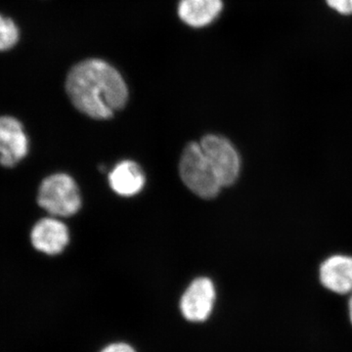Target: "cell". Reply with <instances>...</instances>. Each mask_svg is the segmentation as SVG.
I'll return each mask as SVG.
<instances>
[{"label": "cell", "instance_id": "obj_1", "mask_svg": "<svg viewBox=\"0 0 352 352\" xmlns=\"http://www.w3.org/2000/svg\"><path fill=\"white\" fill-rule=\"evenodd\" d=\"M66 89L73 105L92 119H110L129 98L119 72L100 59L76 65L67 76Z\"/></svg>", "mask_w": 352, "mask_h": 352}, {"label": "cell", "instance_id": "obj_2", "mask_svg": "<svg viewBox=\"0 0 352 352\" xmlns=\"http://www.w3.org/2000/svg\"><path fill=\"white\" fill-rule=\"evenodd\" d=\"M179 173L187 188L203 199H212L223 188L200 143L186 146L180 159Z\"/></svg>", "mask_w": 352, "mask_h": 352}, {"label": "cell", "instance_id": "obj_3", "mask_svg": "<svg viewBox=\"0 0 352 352\" xmlns=\"http://www.w3.org/2000/svg\"><path fill=\"white\" fill-rule=\"evenodd\" d=\"M38 203L53 217H68L80 210L82 199L78 185L71 176L55 173L41 182Z\"/></svg>", "mask_w": 352, "mask_h": 352}, {"label": "cell", "instance_id": "obj_4", "mask_svg": "<svg viewBox=\"0 0 352 352\" xmlns=\"http://www.w3.org/2000/svg\"><path fill=\"white\" fill-rule=\"evenodd\" d=\"M200 145L222 187L230 186L237 180L241 170V160L230 141L219 135L205 136Z\"/></svg>", "mask_w": 352, "mask_h": 352}, {"label": "cell", "instance_id": "obj_5", "mask_svg": "<svg viewBox=\"0 0 352 352\" xmlns=\"http://www.w3.org/2000/svg\"><path fill=\"white\" fill-rule=\"evenodd\" d=\"M217 292L214 282L207 277L197 278L184 292L180 300L183 317L190 322H204L214 310Z\"/></svg>", "mask_w": 352, "mask_h": 352}, {"label": "cell", "instance_id": "obj_6", "mask_svg": "<svg viewBox=\"0 0 352 352\" xmlns=\"http://www.w3.org/2000/svg\"><path fill=\"white\" fill-rule=\"evenodd\" d=\"M29 138L16 118L0 117V164L13 168L29 153Z\"/></svg>", "mask_w": 352, "mask_h": 352}, {"label": "cell", "instance_id": "obj_7", "mask_svg": "<svg viewBox=\"0 0 352 352\" xmlns=\"http://www.w3.org/2000/svg\"><path fill=\"white\" fill-rule=\"evenodd\" d=\"M31 241L36 251L48 256H56L69 244L68 227L55 217H45L32 227Z\"/></svg>", "mask_w": 352, "mask_h": 352}, {"label": "cell", "instance_id": "obj_8", "mask_svg": "<svg viewBox=\"0 0 352 352\" xmlns=\"http://www.w3.org/2000/svg\"><path fill=\"white\" fill-rule=\"evenodd\" d=\"M321 283L333 293L344 294L352 292V256L336 254L321 264Z\"/></svg>", "mask_w": 352, "mask_h": 352}, {"label": "cell", "instance_id": "obj_9", "mask_svg": "<svg viewBox=\"0 0 352 352\" xmlns=\"http://www.w3.org/2000/svg\"><path fill=\"white\" fill-rule=\"evenodd\" d=\"M111 188L120 196L131 197L140 193L145 184L142 168L132 161L118 164L109 175Z\"/></svg>", "mask_w": 352, "mask_h": 352}, {"label": "cell", "instance_id": "obj_10", "mask_svg": "<svg viewBox=\"0 0 352 352\" xmlns=\"http://www.w3.org/2000/svg\"><path fill=\"white\" fill-rule=\"evenodd\" d=\"M222 7L221 0H180L178 15L185 24L203 28L219 17Z\"/></svg>", "mask_w": 352, "mask_h": 352}, {"label": "cell", "instance_id": "obj_11", "mask_svg": "<svg viewBox=\"0 0 352 352\" xmlns=\"http://www.w3.org/2000/svg\"><path fill=\"white\" fill-rule=\"evenodd\" d=\"M20 38L17 25L10 18L0 14V52L13 48Z\"/></svg>", "mask_w": 352, "mask_h": 352}, {"label": "cell", "instance_id": "obj_12", "mask_svg": "<svg viewBox=\"0 0 352 352\" xmlns=\"http://www.w3.org/2000/svg\"><path fill=\"white\" fill-rule=\"evenodd\" d=\"M326 1L338 12L352 14V0H326Z\"/></svg>", "mask_w": 352, "mask_h": 352}, {"label": "cell", "instance_id": "obj_13", "mask_svg": "<svg viewBox=\"0 0 352 352\" xmlns=\"http://www.w3.org/2000/svg\"><path fill=\"white\" fill-rule=\"evenodd\" d=\"M100 352H136L135 349L126 342H115L104 347Z\"/></svg>", "mask_w": 352, "mask_h": 352}, {"label": "cell", "instance_id": "obj_14", "mask_svg": "<svg viewBox=\"0 0 352 352\" xmlns=\"http://www.w3.org/2000/svg\"><path fill=\"white\" fill-rule=\"evenodd\" d=\"M349 318H351V324H352V296L349 300Z\"/></svg>", "mask_w": 352, "mask_h": 352}]
</instances>
